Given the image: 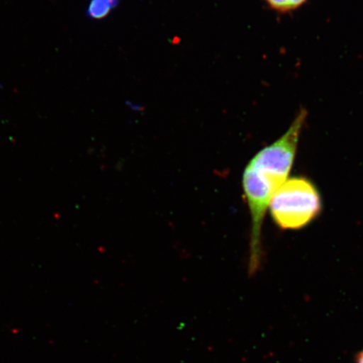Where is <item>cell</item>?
Instances as JSON below:
<instances>
[{
  "mask_svg": "<svg viewBox=\"0 0 363 363\" xmlns=\"http://www.w3.org/2000/svg\"><path fill=\"white\" fill-rule=\"evenodd\" d=\"M266 1L275 11L288 12L301 7L307 0H266Z\"/></svg>",
  "mask_w": 363,
  "mask_h": 363,
  "instance_id": "cell-4",
  "label": "cell"
},
{
  "mask_svg": "<svg viewBox=\"0 0 363 363\" xmlns=\"http://www.w3.org/2000/svg\"><path fill=\"white\" fill-rule=\"evenodd\" d=\"M306 117L307 112L301 110L286 133L254 155L243 171L244 197L251 217L250 276L260 269L263 256L262 227L267 211L274 195L289 179Z\"/></svg>",
  "mask_w": 363,
  "mask_h": 363,
  "instance_id": "cell-1",
  "label": "cell"
},
{
  "mask_svg": "<svg viewBox=\"0 0 363 363\" xmlns=\"http://www.w3.org/2000/svg\"><path fill=\"white\" fill-rule=\"evenodd\" d=\"M319 190L305 177H294L281 186L270 202L272 220L283 230H298L320 214Z\"/></svg>",
  "mask_w": 363,
  "mask_h": 363,
  "instance_id": "cell-2",
  "label": "cell"
},
{
  "mask_svg": "<svg viewBox=\"0 0 363 363\" xmlns=\"http://www.w3.org/2000/svg\"><path fill=\"white\" fill-rule=\"evenodd\" d=\"M357 363H363V350L357 356Z\"/></svg>",
  "mask_w": 363,
  "mask_h": 363,
  "instance_id": "cell-5",
  "label": "cell"
},
{
  "mask_svg": "<svg viewBox=\"0 0 363 363\" xmlns=\"http://www.w3.org/2000/svg\"><path fill=\"white\" fill-rule=\"evenodd\" d=\"M118 4L119 0H91L87 16L93 20L104 19L118 6Z\"/></svg>",
  "mask_w": 363,
  "mask_h": 363,
  "instance_id": "cell-3",
  "label": "cell"
}]
</instances>
